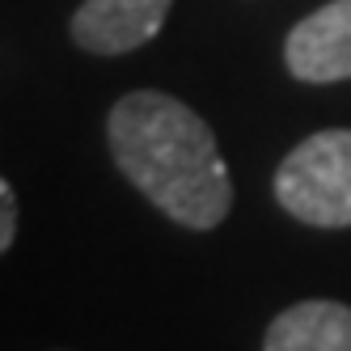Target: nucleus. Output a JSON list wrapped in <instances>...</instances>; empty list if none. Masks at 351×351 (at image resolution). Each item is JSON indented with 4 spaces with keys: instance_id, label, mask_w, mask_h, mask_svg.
I'll use <instances>...</instances> for the list:
<instances>
[{
    "instance_id": "nucleus-6",
    "label": "nucleus",
    "mask_w": 351,
    "mask_h": 351,
    "mask_svg": "<svg viewBox=\"0 0 351 351\" xmlns=\"http://www.w3.org/2000/svg\"><path fill=\"white\" fill-rule=\"evenodd\" d=\"M17 237V195L9 182H0V250H9Z\"/></svg>"
},
{
    "instance_id": "nucleus-4",
    "label": "nucleus",
    "mask_w": 351,
    "mask_h": 351,
    "mask_svg": "<svg viewBox=\"0 0 351 351\" xmlns=\"http://www.w3.org/2000/svg\"><path fill=\"white\" fill-rule=\"evenodd\" d=\"M173 0H85L72 13V43L93 56H123L153 43Z\"/></svg>"
},
{
    "instance_id": "nucleus-2",
    "label": "nucleus",
    "mask_w": 351,
    "mask_h": 351,
    "mask_svg": "<svg viewBox=\"0 0 351 351\" xmlns=\"http://www.w3.org/2000/svg\"><path fill=\"white\" fill-rule=\"evenodd\" d=\"M280 208L317 229L351 224V132L330 128L300 140L275 169Z\"/></svg>"
},
{
    "instance_id": "nucleus-3",
    "label": "nucleus",
    "mask_w": 351,
    "mask_h": 351,
    "mask_svg": "<svg viewBox=\"0 0 351 351\" xmlns=\"http://www.w3.org/2000/svg\"><path fill=\"white\" fill-rule=\"evenodd\" d=\"M284 64L296 81L309 85H330L351 77V0H330L300 17L288 43H284Z\"/></svg>"
},
{
    "instance_id": "nucleus-1",
    "label": "nucleus",
    "mask_w": 351,
    "mask_h": 351,
    "mask_svg": "<svg viewBox=\"0 0 351 351\" xmlns=\"http://www.w3.org/2000/svg\"><path fill=\"white\" fill-rule=\"evenodd\" d=\"M106 136L114 165L169 220L186 229H216L229 216V165L212 128L186 102L157 89H136L114 102Z\"/></svg>"
},
{
    "instance_id": "nucleus-5",
    "label": "nucleus",
    "mask_w": 351,
    "mask_h": 351,
    "mask_svg": "<svg viewBox=\"0 0 351 351\" xmlns=\"http://www.w3.org/2000/svg\"><path fill=\"white\" fill-rule=\"evenodd\" d=\"M263 351H351V309L339 300H300L267 326Z\"/></svg>"
}]
</instances>
